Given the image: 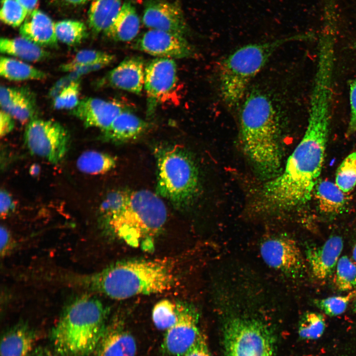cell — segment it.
I'll list each match as a JSON object with an SVG mask.
<instances>
[{
  "label": "cell",
  "mask_w": 356,
  "mask_h": 356,
  "mask_svg": "<svg viewBox=\"0 0 356 356\" xmlns=\"http://www.w3.org/2000/svg\"><path fill=\"white\" fill-rule=\"evenodd\" d=\"M334 282L341 291H350L356 286V264L348 256H343L339 258Z\"/></svg>",
  "instance_id": "31"
},
{
  "label": "cell",
  "mask_w": 356,
  "mask_h": 356,
  "mask_svg": "<svg viewBox=\"0 0 356 356\" xmlns=\"http://www.w3.org/2000/svg\"><path fill=\"white\" fill-rule=\"evenodd\" d=\"M181 356H212L205 337L201 334L195 343Z\"/></svg>",
  "instance_id": "41"
},
{
  "label": "cell",
  "mask_w": 356,
  "mask_h": 356,
  "mask_svg": "<svg viewBox=\"0 0 356 356\" xmlns=\"http://www.w3.org/2000/svg\"><path fill=\"white\" fill-rule=\"evenodd\" d=\"M80 90L79 80L71 83L54 97V107L56 109H73L79 102Z\"/></svg>",
  "instance_id": "38"
},
{
  "label": "cell",
  "mask_w": 356,
  "mask_h": 356,
  "mask_svg": "<svg viewBox=\"0 0 356 356\" xmlns=\"http://www.w3.org/2000/svg\"><path fill=\"white\" fill-rule=\"evenodd\" d=\"M313 193L321 212L336 215L344 212L348 205L349 198L336 183L329 180H318Z\"/></svg>",
  "instance_id": "22"
},
{
  "label": "cell",
  "mask_w": 356,
  "mask_h": 356,
  "mask_svg": "<svg viewBox=\"0 0 356 356\" xmlns=\"http://www.w3.org/2000/svg\"><path fill=\"white\" fill-rule=\"evenodd\" d=\"M142 22L150 29L164 31L185 37L188 32L180 6L166 0L148 1L143 11Z\"/></svg>",
  "instance_id": "14"
},
{
  "label": "cell",
  "mask_w": 356,
  "mask_h": 356,
  "mask_svg": "<svg viewBox=\"0 0 356 356\" xmlns=\"http://www.w3.org/2000/svg\"><path fill=\"white\" fill-rule=\"evenodd\" d=\"M21 90L20 89L1 86L0 89L1 110L8 113Z\"/></svg>",
  "instance_id": "40"
},
{
  "label": "cell",
  "mask_w": 356,
  "mask_h": 356,
  "mask_svg": "<svg viewBox=\"0 0 356 356\" xmlns=\"http://www.w3.org/2000/svg\"><path fill=\"white\" fill-rule=\"evenodd\" d=\"M157 194L178 210L189 207L199 190L197 167L189 152L179 145L157 150Z\"/></svg>",
  "instance_id": "7"
},
{
  "label": "cell",
  "mask_w": 356,
  "mask_h": 356,
  "mask_svg": "<svg viewBox=\"0 0 356 356\" xmlns=\"http://www.w3.org/2000/svg\"><path fill=\"white\" fill-rule=\"evenodd\" d=\"M28 356H61L55 350L53 351L47 348H35Z\"/></svg>",
  "instance_id": "45"
},
{
  "label": "cell",
  "mask_w": 356,
  "mask_h": 356,
  "mask_svg": "<svg viewBox=\"0 0 356 356\" xmlns=\"http://www.w3.org/2000/svg\"><path fill=\"white\" fill-rule=\"evenodd\" d=\"M349 100L350 119L346 132V135L348 137L356 132V77L350 83Z\"/></svg>",
  "instance_id": "39"
},
{
  "label": "cell",
  "mask_w": 356,
  "mask_h": 356,
  "mask_svg": "<svg viewBox=\"0 0 356 356\" xmlns=\"http://www.w3.org/2000/svg\"><path fill=\"white\" fill-rule=\"evenodd\" d=\"M356 297V290L344 296H336L317 299L315 305L326 314L337 316L343 313L352 299Z\"/></svg>",
  "instance_id": "37"
},
{
  "label": "cell",
  "mask_w": 356,
  "mask_h": 356,
  "mask_svg": "<svg viewBox=\"0 0 356 356\" xmlns=\"http://www.w3.org/2000/svg\"><path fill=\"white\" fill-rule=\"evenodd\" d=\"M10 236L7 229L3 226L0 227V251L5 253L8 249L9 244Z\"/></svg>",
  "instance_id": "44"
},
{
  "label": "cell",
  "mask_w": 356,
  "mask_h": 356,
  "mask_svg": "<svg viewBox=\"0 0 356 356\" xmlns=\"http://www.w3.org/2000/svg\"><path fill=\"white\" fill-rule=\"evenodd\" d=\"M69 141L66 129L50 120L34 118L28 123L24 134L25 144L30 153L53 164L64 158Z\"/></svg>",
  "instance_id": "9"
},
{
  "label": "cell",
  "mask_w": 356,
  "mask_h": 356,
  "mask_svg": "<svg viewBox=\"0 0 356 356\" xmlns=\"http://www.w3.org/2000/svg\"><path fill=\"white\" fill-rule=\"evenodd\" d=\"M120 102L95 97L79 101L71 113L81 120L86 127H95L102 132L107 130L115 118L125 110Z\"/></svg>",
  "instance_id": "15"
},
{
  "label": "cell",
  "mask_w": 356,
  "mask_h": 356,
  "mask_svg": "<svg viewBox=\"0 0 356 356\" xmlns=\"http://www.w3.org/2000/svg\"><path fill=\"white\" fill-rule=\"evenodd\" d=\"M134 47L157 58L180 59L195 54L185 37L156 29H149L136 42Z\"/></svg>",
  "instance_id": "13"
},
{
  "label": "cell",
  "mask_w": 356,
  "mask_h": 356,
  "mask_svg": "<svg viewBox=\"0 0 356 356\" xmlns=\"http://www.w3.org/2000/svg\"><path fill=\"white\" fill-rule=\"evenodd\" d=\"M28 11L17 0H2L0 18L4 24L13 27L21 26Z\"/></svg>",
  "instance_id": "36"
},
{
  "label": "cell",
  "mask_w": 356,
  "mask_h": 356,
  "mask_svg": "<svg viewBox=\"0 0 356 356\" xmlns=\"http://www.w3.org/2000/svg\"><path fill=\"white\" fill-rule=\"evenodd\" d=\"M0 50L23 61L40 62L47 59L50 54L43 48L22 37L15 38H1Z\"/></svg>",
  "instance_id": "24"
},
{
  "label": "cell",
  "mask_w": 356,
  "mask_h": 356,
  "mask_svg": "<svg viewBox=\"0 0 356 356\" xmlns=\"http://www.w3.org/2000/svg\"><path fill=\"white\" fill-rule=\"evenodd\" d=\"M21 5L28 11L29 14L35 9L38 0H17Z\"/></svg>",
  "instance_id": "46"
},
{
  "label": "cell",
  "mask_w": 356,
  "mask_h": 356,
  "mask_svg": "<svg viewBox=\"0 0 356 356\" xmlns=\"http://www.w3.org/2000/svg\"><path fill=\"white\" fill-rule=\"evenodd\" d=\"M145 69L141 58H127L111 70L105 80L114 88L140 94L144 85Z\"/></svg>",
  "instance_id": "16"
},
{
  "label": "cell",
  "mask_w": 356,
  "mask_h": 356,
  "mask_svg": "<svg viewBox=\"0 0 356 356\" xmlns=\"http://www.w3.org/2000/svg\"><path fill=\"white\" fill-rule=\"evenodd\" d=\"M179 312V303L169 300H162L154 307L152 318L159 329L167 330L176 322Z\"/></svg>",
  "instance_id": "30"
},
{
  "label": "cell",
  "mask_w": 356,
  "mask_h": 356,
  "mask_svg": "<svg viewBox=\"0 0 356 356\" xmlns=\"http://www.w3.org/2000/svg\"><path fill=\"white\" fill-rule=\"evenodd\" d=\"M115 56L106 52L92 50L83 49L79 51L68 62L60 67L61 71L71 72L82 67L101 65L103 67L114 61Z\"/></svg>",
  "instance_id": "28"
},
{
  "label": "cell",
  "mask_w": 356,
  "mask_h": 356,
  "mask_svg": "<svg viewBox=\"0 0 356 356\" xmlns=\"http://www.w3.org/2000/svg\"><path fill=\"white\" fill-rule=\"evenodd\" d=\"M353 258L356 264V244L355 245L353 250Z\"/></svg>",
  "instance_id": "48"
},
{
  "label": "cell",
  "mask_w": 356,
  "mask_h": 356,
  "mask_svg": "<svg viewBox=\"0 0 356 356\" xmlns=\"http://www.w3.org/2000/svg\"><path fill=\"white\" fill-rule=\"evenodd\" d=\"M96 350L97 356H135L136 345L130 333L110 327L105 329Z\"/></svg>",
  "instance_id": "21"
},
{
  "label": "cell",
  "mask_w": 356,
  "mask_h": 356,
  "mask_svg": "<svg viewBox=\"0 0 356 356\" xmlns=\"http://www.w3.org/2000/svg\"><path fill=\"white\" fill-rule=\"evenodd\" d=\"M335 183L345 193L356 185V151L347 156L337 169Z\"/></svg>",
  "instance_id": "32"
},
{
  "label": "cell",
  "mask_w": 356,
  "mask_h": 356,
  "mask_svg": "<svg viewBox=\"0 0 356 356\" xmlns=\"http://www.w3.org/2000/svg\"><path fill=\"white\" fill-rule=\"evenodd\" d=\"M140 20L134 5L125 1L110 27L104 33L110 38L119 42H129L137 35Z\"/></svg>",
  "instance_id": "23"
},
{
  "label": "cell",
  "mask_w": 356,
  "mask_h": 356,
  "mask_svg": "<svg viewBox=\"0 0 356 356\" xmlns=\"http://www.w3.org/2000/svg\"><path fill=\"white\" fill-rule=\"evenodd\" d=\"M354 308H355V311H356V302L355 303Z\"/></svg>",
  "instance_id": "50"
},
{
  "label": "cell",
  "mask_w": 356,
  "mask_h": 356,
  "mask_svg": "<svg viewBox=\"0 0 356 356\" xmlns=\"http://www.w3.org/2000/svg\"><path fill=\"white\" fill-rule=\"evenodd\" d=\"M262 258L269 267L286 275L295 276L304 269V262L297 243L284 235L273 236L260 246Z\"/></svg>",
  "instance_id": "10"
},
{
  "label": "cell",
  "mask_w": 356,
  "mask_h": 356,
  "mask_svg": "<svg viewBox=\"0 0 356 356\" xmlns=\"http://www.w3.org/2000/svg\"><path fill=\"white\" fill-rule=\"evenodd\" d=\"M78 281L90 290L123 300L169 290L175 285L176 276L166 260H133L116 263Z\"/></svg>",
  "instance_id": "2"
},
{
  "label": "cell",
  "mask_w": 356,
  "mask_h": 356,
  "mask_svg": "<svg viewBox=\"0 0 356 356\" xmlns=\"http://www.w3.org/2000/svg\"><path fill=\"white\" fill-rule=\"evenodd\" d=\"M201 334L196 311L189 305L179 303L178 319L166 330L163 350L171 356H181L195 343Z\"/></svg>",
  "instance_id": "12"
},
{
  "label": "cell",
  "mask_w": 356,
  "mask_h": 356,
  "mask_svg": "<svg viewBox=\"0 0 356 356\" xmlns=\"http://www.w3.org/2000/svg\"><path fill=\"white\" fill-rule=\"evenodd\" d=\"M226 356H273L274 340L268 327L254 318L236 316L224 328Z\"/></svg>",
  "instance_id": "8"
},
{
  "label": "cell",
  "mask_w": 356,
  "mask_h": 356,
  "mask_svg": "<svg viewBox=\"0 0 356 356\" xmlns=\"http://www.w3.org/2000/svg\"><path fill=\"white\" fill-rule=\"evenodd\" d=\"M58 41L69 45H75L82 42L87 36L85 24L79 21L64 20L55 23Z\"/></svg>",
  "instance_id": "29"
},
{
  "label": "cell",
  "mask_w": 356,
  "mask_h": 356,
  "mask_svg": "<svg viewBox=\"0 0 356 356\" xmlns=\"http://www.w3.org/2000/svg\"><path fill=\"white\" fill-rule=\"evenodd\" d=\"M78 169L88 174L105 173L115 167L116 160L112 156L95 151H87L83 153L77 161Z\"/></svg>",
  "instance_id": "27"
},
{
  "label": "cell",
  "mask_w": 356,
  "mask_h": 356,
  "mask_svg": "<svg viewBox=\"0 0 356 356\" xmlns=\"http://www.w3.org/2000/svg\"><path fill=\"white\" fill-rule=\"evenodd\" d=\"M130 192L119 190L108 193L100 207V213L105 224L117 216L125 207Z\"/></svg>",
  "instance_id": "33"
},
{
  "label": "cell",
  "mask_w": 356,
  "mask_h": 356,
  "mask_svg": "<svg viewBox=\"0 0 356 356\" xmlns=\"http://www.w3.org/2000/svg\"><path fill=\"white\" fill-rule=\"evenodd\" d=\"M14 127L12 116L8 113L2 110L0 113V135L5 136L9 133Z\"/></svg>",
  "instance_id": "43"
},
{
  "label": "cell",
  "mask_w": 356,
  "mask_h": 356,
  "mask_svg": "<svg viewBox=\"0 0 356 356\" xmlns=\"http://www.w3.org/2000/svg\"><path fill=\"white\" fill-rule=\"evenodd\" d=\"M36 111L35 100L29 91L21 89L20 93L12 105L8 113L22 123L29 122Z\"/></svg>",
  "instance_id": "34"
},
{
  "label": "cell",
  "mask_w": 356,
  "mask_h": 356,
  "mask_svg": "<svg viewBox=\"0 0 356 356\" xmlns=\"http://www.w3.org/2000/svg\"><path fill=\"white\" fill-rule=\"evenodd\" d=\"M343 248V240L339 236H332L321 246L310 248L307 260L313 275L323 280L332 274L336 267Z\"/></svg>",
  "instance_id": "17"
},
{
  "label": "cell",
  "mask_w": 356,
  "mask_h": 356,
  "mask_svg": "<svg viewBox=\"0 0 356 356\" xmlns=\"http://www.w3.org/2000/svg\"><path fill=\"white\" fill-rule=\"evenodd\" d=\"M67 3L73 5H80L84 4L90 0H63Z\"/></svg>",
  "instance_id": "47"
},
{
  "label": "cell",
  "mask_w": 356,
  "mask_h": 356,
  "mask_svg": "<svg viewBox=\"0 0 356 356\" xmlns=\"http://www.w3.org/2000/svg\"><path fill=\"white\" fill-rule=\"evenodd\" d=\"M148 127L147 122L125 109L102 132L103 138L115 143L126 142L138 137Z\"/></svg>",
  "instance_id": "20"
},
{
  "label": "cell",
  "mask_w": 356,
  "mask_h": 356,
  "mask_svg": "<svg viewBox=\"0 0 356 356\" xmlns=\"http://www.w3.org/2000/svg\"><path fill=\"white\" fill-rule=\"evenodd\" d=\"M31 170H32V173H31L32 174H36L38 173V172H37V170L39 171V168L38 167L34 166V167H32Z\"/></svg>",
  "instance_id": "49"
},
{
  "label": "cell",
  "mask_w": 356,
  "mask_h": 356,
  "mask_svg": "<svg viewBox=\"0 0 356 356\" xmlns=\"http://www.w3.org/2000/svg\"><path fill=\"white\" fill-rule=\"evenodd\" d=\"M325 327V319L322 315L317 312H308L301 319L298 333L303 339H315L322 335Z\"/></svg>",
  "instance_id": "35"
},
{
  "label": "cell",
  "mask_w": 356,
  "mask_h": 356,
  "mask_svg": "<svg viewBox=\"0 0 356 356\" xmlns=\"http://www.w3.org/2000/svg\"><path fill=\"white\" fill-rule=\"evenodd\" d=\"M0 74L5 79L13 81L40 80L47 74L21 60L6 56L0 59Z\"/></svg>",
  "instance_id": "26"
},
{
  "label": "cell",
  "mask_w": 356,
  "mask_h": 356,
  "mask_svg": "<svg viewBox=\"0 0 356 356\" xmlns=\"http://www.w3.org/2000/svg\"><path fill=\"white\" fill-rule=\"evenodd\" d=\"M302 37L294 36L246 44L225 57L219 66L218 79L220 93L225 104L229 107L238 106L245 98L250 82L275 51L285 43Z\"/></svg>",
  "instance_id": "6"
},
{
  "label": "cell",
  "mask_w": 356,
  "mask_h": 356,
  "mask_svg": "<svg viewBox=\"0 0 356 356\" xmlns=\"http://www.w3.org/2000/svg\"><path fill=\"white\" fill-rule=\"evenodd\" d=\"M19 32L21 37L41 47L55 46L57 44L55 23L40 10L34 9L28 15Z\"/></svg>",
  "instance_id": "18"
},
{
  "label": "cell",
  "mask_w": 356,
  "mask_h": 356,
  "mask_svg": "<svg viewBox=\"0 0 356 356\" xmlns=\"http://www.w3.org/2000/svg\"><path fill=\"white\" fill-rule=\"evenodd\" d=\"M177 81V65L172 59L157 57L146 66L144 87L148 115H152L162 99L174 89Z\"/></svg>",
  "instance_id": "11"
},
{
  "label": "cell",
  "mask_w": 356,
  "mask_h": 356,
  "mask_svg": "<svg viewBox=\"0 0 356 356\" xmlns=\"http://www.w3.org/2000/svg\"><path fill=\"white\" fill-rule=\"evenodd\" d=\"M240 114V132L245 153L263 176L273 178L281 165L279 126L275 110L264 93L246 95Z\"/></svg>",
  "instance_id": "3"
},
{
  "label": "cell",
  "mask_w": 356,
  "mask_h": 356,
  "mask_svg": "<svg viewBox=\"0 0 356 356\" xmlns=\"http://www.w3.org/2000/svg\"><path fill=\"white\" fill-rule=\"evenodd\" d=\"M0 213L1 217L7 216L14 210L15 204L12 199L5 190H0Z\"/></svg>",
  "instance_id": "42"
},
{
  "label": "cell",
  "mask_w": 356,
  "mask_h": 356,
  "mask_svg": "<svg viewBox=\"0 0 356 356\" xmlns=\"http://www.w3.org/2000/svg\"><path fill=\"white\" fill-rule=\"evenodd\" d=\"M332 85L314 82L308 123L301 141L289 157L284 170L261 188L259 207L267 211L288 210L311 199L323 166L331 116Z\"/></svg>",
  "instance_id": "1"
},
{
  "label": "cell",
  "mask_w": 356,
  "mask_h": 356,
  "mask_svg": "<svg viewBox=\"0 0 356 356\" xmlns=\"http://www.w3.org/2000/svg\"><path fill=\"white\" fill-rule=\"evenodd\" d=\"M102 303L89 296L80 297L64 310L52 329L51 342L61 356H87L95 351L106 329Z\"/></svg>",
  "instance_id": "4"
},
{
  "label": "cell",
  "mask_w": 356,
  "mask_h": 356,
  "mask_svg": "<svg viewBox=\"0 0 356 356\" xmlns=\"http://www.w3.org/2000/svg\"><path fill=\"white\" fill-rule=\"evenodd\" d=\"M37 339L36 332L27 324H16L1 336L0 356H28L34 349Z\"/></svg>",
  "instance_id": "19"
},
{
  "label": "cell",
  "mask_w": 356,
  "mask_h": 356,
  "mask_svg": "<svg viewBox=\"0 0 356 356\" xmlns=\"http://www.w3.org/2000/svg\"><path fill=\"white\" fill-rule=\"evenodd\" d=\"M167 216L165 205L158 194L140 190L131 192L125 207L105 225L127 245L151 251Z\"/></svg>",
  "instance_id": "5"
},
{
  "label": "cell",
  "mask_w": 356,
  "mask_h": 356,
  "mask_svg": "<svg viewBox=\"0 0 356 356\" xmlns=\"http://www.w3.org/2000/svg\"><path fill=\"white\" fill-rule=\"evenodd\" d=\"M122 0H92L88 11L89 27L95 33L105 32L117 16Z\"/></svg>",
  "instance_id": "25"
}]
</instances>
